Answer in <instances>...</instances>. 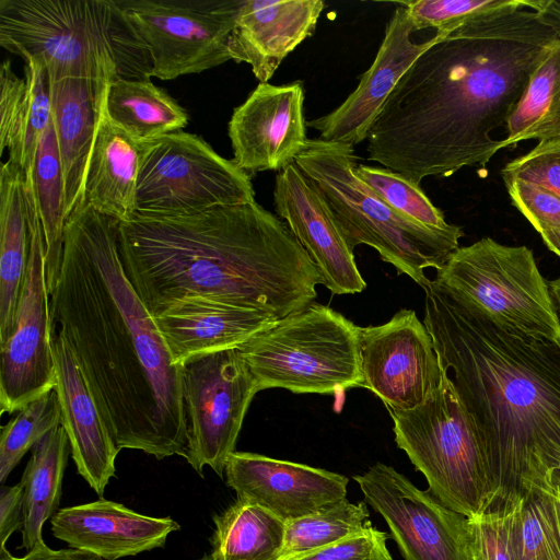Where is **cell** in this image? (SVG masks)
<instances>
[{"instance_id": "cell-34", "label": "cell", "mask_w": 560, "mask_h": 560, "mask_svg": "<svg viewBox=\"0 0 560 560\" xmlns=\"http://www.w3.org/2000/svg\"><path fill=\"white\" fill-rule=\"evenodd\" d=\"M364 501L342 499L312 514L285 523L279 560L327 548L359 536L373 525Z\"/></svg>"}, {"instance_id": "cell-7", "label": "cell", "mask_w": 560, "mask_h": 560, "mask_svg": "<svg viewBox=\"0 0 560 560\" xmlns=\"http://www.w3.org/2000/svg\"><path fill=\"white\" fill-rule=\"evenodd\" d=\"M360 328L328 305L312 303L279 319L237 350L259 392L334 394L363 387Z\"/></svg>"}, {"instance_id": "cell-17", "label": "cell", "mask_w": 560, "mask_h": 560, "mask_svg": "<svg viewBox=\"0 0 560 560\" xmlns=\"http://www.w3.org/2000/svg\"><path fill=\"white\" fill-rule=\"evenodd\" d=\"M395 3L397 7L375 59L361 75L358 86L336 109L306 122L319 132V139L353 147L366 140L397 83L435 42V35L421 43L415 42L416 30L405 7Z\"/></svg>"}, {"instance_id": "cell-23", "label": "cell", "mask_w": 560, "mask_h": 560, "mask_svg": "<svg viewBox=\"0 0 560 560\" xmlns=\"http://www.w3.org/2000/svg\"><path fill=\"white\" fill-rule=\"evenodd\" d=\"M324 7L322 0H243L230 37L231 59L248 63L259 83H267L314 34Z\"/></svg>"}, {"instance_id": "cell-3", "label": "cell", "mask_w": 560, "mask_h": 560, "mask_svg": "<svg viewBox=\"0 0 560 560\" xmlns=\"http://www.w3.org/2000/svg\"><path fill=\"white\" fill-rule=\"evenodd\" d=\"M422 289L423 324L486 455L489 511L509 513L533 488L550 487L560 464V342L498 326L434 280Z\"/></svg>"}, {"instance_id": "cell-5", "label": "cell", "mask_w": 560, "mask_h": 560, "mask_svg": "<svg viewBox=\"0 0 560 560\" xmlns=\"http://www.w3.org/2000/svg\"><path fill=\"white\" fill-rule=\"evenodd\" d=\"M0 45L38 59L50 81L152 78V60L116 0H0Z\"/></svg>"}, {"instance_id": "cell-15", "label": "cell", "mask_w": 560, "mask_h": 560, "mask_svg": "<svg viewBox=\"0 0 560 560\" xmlns=\"http://www.w3.org/2000/svg\"><path fill=\"white\" fill-rule=\"evenodd\" d=\"M360 359L363 387L392 410L423 404L443 375L430 332L408 308L384 324L360 328Z\"/></svg>"}, {"instance_id": "cell-22", "label": "cell", "mask_w": 560, "mask_h": 560, "mask_svg": "<svg viewBox=\"0 0 560 560\" xmlns=\"http://www.w3.org/2000/svg\"><path fill=\"white\" fill-rule=\"evenodd\" d=\"M56 386L61 425L69 439L78 472L103 495L115 476L119 448L110 435L71 350L62 336L51 329Z\"/></svg>"}, {"instance_id": "cell-33", "label": "cell", "mask_w": 560, "mask_h": 560, "mask_svg": "<svg viewBox=\"0 0 560 560\" xmlns=\"http://www.w3.org/2000/svg\"><path fill=\"white\" fill-rule=\"evenodd\" d=\"M509 545L513 560H560V493L533 488L509 512Z\"/></svg>"}, {"instance_id": "cell-12", "label": "cell", "mask_w": 560, "mask_h": 560, "mask_svg": "<svg viewBox=\"0 0 560 560\" xmlns=\"http://www.w3.org/2000/svg\"><path fill=\"white\" fill-rule=\"evenodd\" d=\"M258 385L237 349L209 353L183 364L187 419L186 460L203 477L209 466L223 478Z\"/></svg>"}, {"instance_id": "cell-24", "label": "cell", "mask_w": 560, "mask_h": 560, "mask_svg": "<svg viewBox=\"0 0 560 560\" xmlns=\"http://www.w3.org/2000/svg\"><path fill=\"white\" fill-rule=\"evenodd\" d=\"M107 85L106 81L86 79L50 81L51 116L62 166L67 219L82 201L85 170Z\"/></svg>"}, {"instance_id": "cell-25", "label": "cell", "mask_w": 560, "mask_h": 560, "mask_svg": "<svg viewBox=\"0 0 560 560\" xmlns=\"http://www.w3.org/2000/svg\"><path fill=\"white\" fill-rule=\"evenodd\" d=\"M0 150L24 176L31 173L39 139L51 120L50 78L38 59L25 60L19 78L4 60L0 70Z\"/></svg>"}, {"instance_id": "cell-45", "label": "cell", "mask_w": 560, "mask_h": 560, "mask_svg": "<svg viewBox=\"0 0 560 560\" xmlns=\"http://www.w3.org/2000/svg\"><path fill=\"white\" fill-rule=\"evenodd\" d=\"M547 284L553 313L560 328V276L553 280L547 281Z\"/></svg>"}, {"instance_id": "cell-40", "label": "cell", "mask_w": 560, "mask_h": 560, "mask_svg": "<svg viewBox=\"0 0 560 560\" xmlns=\"http://www.w3.org/2000/svg\"><path fill=\"white\" fill-rule=\"evenodd\" d=\"M472 560H513L509 545V513L487 511L467 517Z\"/></svg>"}, {"instance_id": "cell-32", "label": "cell", "mask_w": 560, "mask_h": 560, "mask_svg": "<svg viewBox=\"0 0 560 560\" xmlns=\"http://www.w3.org/2000/svg\"><path fill=\"white\" fill-rule=\"evenodd\" d=\"M502 147L524 140L560 139V40L550 46L506 120Z\"/></svg>"}, {"instance_id": "cell-10", "label": "cell", "mask_w": 560, "mask_h": 560, "mask_svg": "<svg viewBox=\"0 0 560 560\" xmlns=\"http://www.w3.org/2000/svg\"><path fill=\"white\" fill-rule=\"evenodd\" d=\"M254 201L250 176L201 137L179 130L141 143L136 213L183 215Z\"/></svg>"}, {"instance_id": "cell-38", "label": "cell", "mask_w": 560, "mask_h": 560, "mask_svg": "<svg viewBox=\"0 0 560 560\" xmlns=\"http://www.w3.org/2000/svg\"><path fill=\"white\" fill-rule=\"evenodd\" d=\"M501 175L503 180L529 182L560 196V139L538 142L528 153L509 162Z\"/></svg>"}, {"instance_id": "cell-13", "label": "cell", "mask_w": 560, "mask_h": 560, "mask_svg": "<svg viewBox=\"0 0 560 560\" xmlns=\"http://www.w3.org/2000/svg\"><path fill=\"white\" fill-rule=\"evenodd\" d=\"M25 195L31 250L13 330L0 345L2 413L21 410L56 386L45 238L33 187L25 186Z\"/></svg>"}, {"instance_id": "cell-47", "label": "cell", "mask_w": 560, "mask_h": 560, "mask_svg": "<svg viewBox=\"0 0 560 560\" xmlns=\"http://www.w3.org/2000/svg\"><path fill=\"white\" fill-rule=\"evenodd\" d=\"M549 485L560 493V464L551 471Z\"/></svg>"}, {"instance_id": "cell-31", "label": "cell", "mask_w": 560, "mask_h": 560, "mask_svg": "<svg viewBox=\"0 0 560 560\" xmlns=\"http://www.w3.org/2000/svg\"><path fill=\"white\" fill-rule=\"evenodd\" d=\"M24 180L32 184L40 218L46 256L47 289L50 295L60 270L65 212V188L60 154L51 120L42 135L31 173Z\"/></svg>"}, {"instance_id": "cell-43", "label": "cell", "mask_w": 560, "mask_h": 560, "mask_svg": "<svg viewBox=\"0 0 560 560\" xmlns=\"http://www.w3.org/2000/svg\"><path fill=\"white\" fill-rule=\"evenodd\" d=\"M0 560H104L101 557L80 549L67 548L52 550L45 544L34 547L23 557H14L5 549L0 550Z\"/></svg>"}, {"instance_id": "cell-8", "label": "cell", "mask_w": 560, "mask_h": 560, "mask_svg": "<svg viewBox=\"0 0 560 560\" xmlns=\"http://www.w3.org/2000/svg\"><path fill=\"white\" fill-rule=\"evenodd\" d=\"M387 410L397 446L442 504L466 517L489 511L494 490L486 455L446 370L423 404Z\"/></svg>"}, {"instance_id": "cell-20", "label": "cell", "mask_w": 560, "mask_h": 560, "mask_svg": "<svg viewBox=\"0 0 560 560\" xmlns=\"http://www.w3.org/2000/svg\"><path fill=\"white\" fill-rule=\"evenodd\" d=\"M174 364L238 349L279 319L269 313L206 296H185L153 315Z\"/></svg>"}, {"instance_id": "cell-9", "label": "cell", "mask_w": 560, "mask_h": 560, "mask_svg": "<svg viewBox=\"0 0 560 560\" xmlns=\"http://www.w3.org/2000/svg\"><path fill=\"white\" fill-rule=\"evenodd\" d=\"M434 282L463 306L513 332L560 342V328L532 249L483 237L458 247Z\"/></svg>"}, {"instance_id": "cell-26", "label": "cell", "mask_w": 560, "mask_h": 560, "mask_svg": "<svg viewBox=\"0 0 560 560\" xmlns=\"http://www.w3.org/2000/svg\"><path fill=\"white\" fill-rule=\"evenodd\" d=\"M141 143L116 126L102 109L89 156L82 201L117 220L135 213Z\"/></svg>"}, {"instance_id": "cell-42", "label": "cell", "mask_w": 560, "mask_h": 560, "mask_svg": "<svg viewBox=\"0 0 560 560\" xmlns=\"http://www.w3.org/2000/svg\"><path fill=\"white\" fill-rule=\"evenodd\" d=\"M23 525V485L0 488V550L5 549L9 537Z\"/></svg>"}, {"instance_id": "cell-16", "label": "cell", "mask_w": 560, "mask_h": 560, "mask_svg": "<svg viewBox=\"0 0 560 560\" xmlns=\"http://www.w3.org/2000/svg\"><path fill=\"white\" fill-rule=\"evenodd\" d=\"M306 122L302 82L259 83L229 121L232 161L249 176L282 171L305 147Z\"/></svg>"}, {"instance_id": "cell-30", "label": "cell", "mask_w": 560, "mask_h": 560, "mask_svg": "<svg viewBox=\"0 0 560 560\" xmlns=\"http://www.w3.org/2000/svg\"><path fill=\"white\" fill-rule=\"evenodd\" d=\"M212 560H279L285 522L250 501L237 498L213 516Z\"/></svg>"}, {"instance_id": "cell-2", "label": "cell", "mask_w": 560, "mask_h": 560, "mask_svg": "<svg viewBox=\"0 0 560 560\" xmlns=\"http://www.w3.org/2000/svg\"><path fill=\"white\" fill-rule=\"evenodd\" d=\"M557 42L530 0L435 33L374 121L368 159L419 186L430 176L485 167L503 149L490 133L506 122Z\"/></svg>"}, {"instance_id": "cell-27", "label": "cell", "mask_w": 560, "mask_h": 560, "mask_svg": "<svg viewBox=\"0 0 560 560\" xmlns=\"http://www.w3.org/2000/svg\"><path fill=\"white\" fill-rule=\"evenodd\" d=\"M30 250L24 175L8 160L0 171V345L13 330Z\"/></svg>"}, {"instance_id": "cell-41", "label": "cell", "mask_w": 560, "mask_h": 560, "mask_svg": "<svg viewBox=\"0 0 560 560\" xmlns=\"http://www.w3.org/2000/svg\"><path fill=\"white\" fill-rule=\"evenodd\" d=\"M388 535L372 526L365 533L340 544L284 560H393Z\"/></svg>"}, {"instance_id": "cell-19", "label": "cell", "mask_w": 560, "mask_h": 560, "mask_svg": "<svg viewBox=\"0 0 560 560\" xmlns=\"http://www.w3.org/2000/svg\"><path fill=\"white\" fill-rule=\"evenodd\" d=\"M273 205L307 252L332 294H355L366 288L353 252L348 247L324 199L295 163L276 177Z\"/></svg>"}, {"instance_id": "cell-14", "label": "cell", "mask_w": 560, "mask_h": 560, "mask_svg": "<svg viewBox=\"0 0 560 560\" xmlns=\"http://www.w3.org/2000/svg\"><path fill=\"white\" fill-rule=\"evenodd\" d=\"M353 479L364 502L386 522L404 560H472L467 517L429 490L384 463Z\"/></svg>"}, {"instance_id": "cell-28", "label": "cell", "mask_w": 560, "mask_h": 560, "mask_svg": "<svg viewBox=\"0 0 560 560\" xmlns=\"http://www.w3.org/2000/svg\"><path fill=\"white\" fill-rule=\"evenodd\" d=\"M69 446L68 435L60 424L32 448V456L21 479V547L26 551L45 544L42 537L43 525L58 512Z\"/></svg>"}, {"instance_id": "cell-48", "label": "cell", "mask_w": 560, "mask_h": 560, "mask_svg": "<svg viewBox=\"0 0 560 560\" xmlns=\"http://www.w3.org/2000/svg\"><path fill=\"white\" fill-rule=\"evenodd\" d=\"M199 560H212V559H211V557H210V556H205V557H202V558H201V559H199Z\"/></svg>"}, {"instance_id": "cell-39", "label": "cell", "mask_w": 560, "mask_h": 560, "mask_svg": "<svg viewBox=\"0 0 560 560\" xmlns=\"http://www.w3.org/2000/svg\"><path fill=\"white\" fill-rule=\"evenodd\" d=\"M512 203L538 232L560 229V196L529 182L504 180Z\"/></svg>"}, {"instance_id": "cell-29", "label": "cell", "mask_w": 560, "mask_h": 560, "mask_svg": "<svg viewBox=\"0 0 560 560\" xmlns=\"http://www.w3.org/2000/svg\"><path fill=\"white\" fill-rule=\"evenodd\" d=\"M108 118L139 143L179 131L188 124L186 109L151 79L108 82Z\"/></svg>"}, {"instance_id": "cell-18", "label": "cell", "mask_w": 560, "mask_h": 560, "mask_svg": "<svg viewBox=\"0 0 560 560\" xmlns=\"http://www.w3.org/2000/svg\"><path fill=\"white\" fill-rule=\"evenodd\" d=\"M224 476L237 498L285 523L346 499L349 482L346 476L323 468L236 451L226 460Z\"/></svg>"}, {"instance_id": "cell-21", "label": "cell", "mask_w": 560, "mask_h": 560, "mask_svg": "<svg viewBox=\"0 0 560 560\" xmlns=\"http://www.w3.org/2000/svg\"><path fill=\"white\" fill-rule=\"evenodd\" d=\"M52 535L70 548L117 560L165 546L180 526L173 518L148 516L100 498L58 510L50 518Z\"/></svg>"}, {"instance_id": "cell-35", "label": "cell", "mask_w": 560, "mask_h": 560, "mask_svg": "<svg viewBox=\"0 0 560 560\" xmlns=\"http://www.w3.org/2000/svg\"><path fill=\"white\" fill-rule=\"evenodd\" d=\"M61 424V409L55 389L28 402L5 425L0 436V482L28 450Z\"/></svg>"}, {"instance_id": "cell-36", "label": "cell", "mask_w": 560, "mask_h": 560, "mask_svg": "<svg viewBox=\"0 0 560 560\" xmlns=\"http://www.w3.org/2000/svg\"><path fill=\"white\" fill-rule=\"evenodd\" d=\"M355 175L387 205L405 217L431 229L451 230L455 224L445 220L419 185L384 167L358 164Z\"/></svg>"}, {"instance_id": "cell-37", "label": "cell", "mask_w": 560, "mask_h": 560, "mask_svg": "<svg viewBox=\"0 0 560 560\" xmlns=\"http://www.w3.org/2000/svg\"><path fill=\"white\" fill-rule=\"evenodd\" d=\"M405 7L416 32L435 28L446 33L458 25L483 15L523 7L527 0H411Z\"/></svg>"}, {"instance_id": "cell-46", "label": "cell", "mask_w": 560, "mask_h": 560, "mask_svg": "<svg viewBox=\"0 0 560 560\" xmlns=\"http://www.w3.org/2000/svg\"><path fill=\"white\" fill-rule=\"evenodd\" d=\"M539 234L549 250L560 257V229L546 230Z\"/></svg>"}, {"instance_id": "cell-44", "label": "cell", "mask_w": 560, "mask_h": 560, "mask_svg": "<svg viewBox=\"0 0 560 560\" xmlns=\"http://www.w3.org/2000/svg\"><path fill=\"white\" fill-rule=\"evenodd\" d=\"M530 9L551 23L560 40V0H530Z\"/></svg>"}, {"instance_id": "cell-6", "label": "cell", "mask_w": 560, "mask_h": 560, "mask_svg": "<svg viewBox=\"0 0 560 560\" xmlns=\"http://www.w3.org/2000/svg\"><path fill=\"white\" fill-rule=\"evenodd\" d=\"M295 165L324 199L348 247H373L397 273L421 288L430 280L424 270L440 269L459 247L463 229L435 230L387 205L354 173V147L308 139Z\"/></svg>"}, {"instance_id": "cell-1", "label": "cell", "mask_w": 560, "mask_h": 560, "mask_svg": "<svg viewBox=\"0 0 560 560\" xmlns=\"http://www.w3.org/2000/svg\"><path fill=\"white\" fill-rule=\"evenodd\" d=\"M117 225L84 202L67 219L49 300L51 329L71 350L119 450L185 457L183 365L173 363L125 273Z\"/></svg>"}, {"instance_id": "cell-4", "label": "cell", "mask_w": 560, "mask_h": 560, "mask_svg": "<svg viewBox=\"0 0 560 560\" xmlns=\"http://www.w3.org/2000/svg\"><path fill=\"white\" fill-rule=\"evenodd\" d=\"M125 273L153 316L199 295L281 319L315 302L323 279L278 215L254 202L118 222Z\"/></svg>"}, {"instance_id": "cell-11", "label": "cell", "mask_w": 560, "mask_h": 560, "mask_svg": "<svg viewBox=\"0 0 560 560\" xmlns=\"http://www.w3.org/2000/svg\"><path fill=\"white\" fill-rule=\"evenodd\" d=\"M143 40L152 77L173 80L231 59L229 44L243 0H116Z\"/></svg>"}]
</instances>
